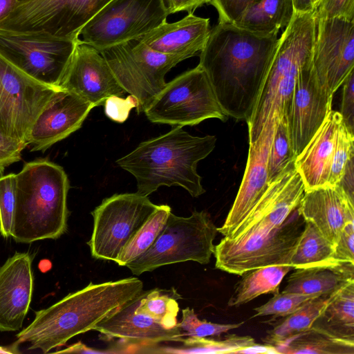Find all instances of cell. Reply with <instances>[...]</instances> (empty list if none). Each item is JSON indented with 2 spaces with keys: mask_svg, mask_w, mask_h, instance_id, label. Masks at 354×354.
<instances>
[{
  "mask_svg": "<svg viewBox=\"0 0 354 354\" xmlns=\"http://www.w3.org/2000/svg\"><path fill=\"white\" fill-rule=\"evenodd\" d=\"M296 14L312 12L315 8L314 0H292Z\"/></svg>",
  "mask_w": 354,
  "mask_h": 354,
  "instance_id": "cell-51",
  "label": "cell"
},
{
  "mask_svg": "<svg viewBox=\"0 0 354 354\" xmlns=\"http://www.w3.org/2000/svg\"><path fill=\"white\" fill-rule=\"evenodd\" d=\"M315 30L313 12L295 13L279 38L259 97L246 122L249 143L257 139L265 122L273 114L288 118L299 71L313 58Z\"/></svg>",
  "mask_w": 354,
  "mask_h": 354,
  "instance_id": "cell-5",
  "label": "cell"
},
{
  "mask_svg": "<svg viewBox=\"0 0 354 354\" xmlns=\"http://www.w3.org/2000/svg\"><path fill=\"white\" fill-rule=\"evenodd\" d=\"M353 131L342 120L338 129L328 186L341 183L348 163L353 159Z\"/></svg>",
  "mask_w": 354,
  "mask_h": 354,
  "instance_id": "cell-38",
  "label": "cell"
},
{
  "mask_svg": "<svg viewBox=\"0 0 354 354\" xmlns=\"http://www.w3.org/2000/svg\"><path fill=\"white\" fill-rule=\"evenodd\" d=\"M18 1H19V2H21V1H23L24 0H18Z\"/></svg>",
  "mask_w": 354,
  "mask_h": 354,
  "instance_id": "cell-55",
  "label": "cell"
},
{
  "mask_svg": "<svg viewBox=\"0 0 354 354\" xmlns=\"http://www.w3.org/2000/svg\"><path fill=\"white\" fill-rule=\"evenodd\" d=\"M142 290L143 283L136 277L91 282L50 307L35 311L33 321L17 335L16 344L28 343L29 350L47 353L72 337L93 330Z\"/></svg>",
  "mask_w": 354,
  "mask_h": 354,
  "instance_id": "cell-2",
  "label": "cell"
},
{
  "mask_svg": "<svg viewBox=\"0 0 354 354\" xmlns=\"http://www.w3.org/2000/svg\"><path fill=\"white\" fill-rule=\"evenodd\" d=\"M131 44L133 57L141 63L159 82L165 84V77L173 67L185 60L183 57L163 53L155 50L140 41Z\"/></svg>",
  "mask_w": 354,
  "mask_h": 354,
  "instance_id": "cell-37",
  "label": "cell"
},
{
  "mask_svg": "<svg viewBox=\"0 0 354 354\" xmlns=\"http://www.w3.org/2000/svg\"><path fill=\"white\" fill-rule=\"evenodd\" d=\"M291 268L289 266H272L244 273L235 285L227 306H240L261 295L279 292V285Z\"/></svg>",
  "mask_w": 354,
  "mask_h": 354,
  "instance_id": "cell-29",
  "label": "cell"
},
{
  "mask_svg": "<svg viewBox=\"0 0 354 354\" xmlns=\"http://www.w3.org/2000/svg\"><path fill=\"white\" fill-rule=\"evenodd\" d=\"M236 353H277V351L274 347L268 344L257 345L255 344L245 348L241 349Z\"/></svg>",
  "mask_w": 354,
  "mask_h": 354,
  "instance_id": "cell-50",
  "label": "cell"
},
{
  "mask_svg": "<svg viewBox=\"0 0 354 354\" xmlns=\"http://www.w3.org/2000/svg\"><path fill=\"white\" fill-rule=\"evenodd\" d=\"M18 3V0H0V21L6 17Z\"/></svg>",
  "mask_w": 354,
  "mask_h": 354,
  "instance_id": "cell-52",
  "label": "cell"
},
{
  "mask_svg": "<svg viewBox=\"0 0 354 354\" xmlns=\"http://www.w3.org/2000/svg\"><path fill=\"white\" fill-rule=\"evenodd\" d=\"M57 353H104L106 352L94 350L86 344L79 342L63 350L57 351Z\"/></svg>",
  "mask_w": 354,
  "mask_h": 354,
  "instance_id": "cell-49",
  "label": "cell"
},
{
  "mask_svg": "<svg viewBox=\"0 0 354 354\" xmlns=\"http://www.w3.org/2000/svg\"><path fill=\"white\" fill-rule=\"evenodd\" d=\"M334 259L339 262L354 263V222L343 227L335 246Z\"/></svg>",
  "mask_w": 354,
  "mask_h": 354,
  "instance_id": "cell-46",
  "label": "cell"
},
{
  "mask_svg": "<svg viewBox=\"0 0 354 354\" xmlns=\"http://www.w3.org/2000/svg\"><path fill=\"white\" fill-rule=\"evenodd\" d=\"M342 117L329 111L317 131L295 160L305 191L328 186L338 129Z\"/></svg>",
  "mask_w": 354,
  "mask_h": 354,
  "instance_id": "cell-23",
  "label": "cell"
},
{
  "mask_svg": "<svg viewBox=\"0 0 354 354\" xmlns=\"http://www.w3.org/2000/svg\"><path fill=\"white\" fill-rule=\"evenodd\" d=\"M276 114L265 122L257 139L249 143L245 172L234 203L218 232L228 237L248 214L269 185L268 157L274 137Z\"/></svg>",
  "mask_w": 354,
  "mask_h": 354,
  "instance_id": "cell-18",
  "label": "cell"
},
{
  "mask_svg": "<svg viewBox=\"0 0 354 354\" xmlns=\"http://www.w3.org/2000/svg\"><path fill=\"white\" fill-rule=\"evenodd\" d=\"M180 296L175 289L155 288L142 292L137 313L147 315L165 328L177 326L179 306L177 299Z\"/></svg>",
  "mask_w": 354,
  "mask_h": 354,
  "instance_id": "cell-34",
  "label": "cell"
},
{
  "mask_svg": "<svg viewBox=\"0 0 354 354\" xmlns=\"http://www.w3.org/2000/svg\"><path fill=\"white\" fill-rule=\"evenodd\" d=\"M70 188L64 169L47 160L26 162L15 175V209L11 237L30 243L57 239L67 230Z\"/></svg>",
  "mask_w": 354,
  "mask_h": 354,
  "instance_id": "cell-4",
  "label": "cell"
},
{
  "mask_svg": "<svg viewBox=\"0 0 354 354\" xmlns=\"http://www.w3.org/2000/svg\"><path fill=\"white\" fill-rule=\"evenodd\" d=\"M17 344L10 346H0V353H19L17 348Z\"/></svg>",
  "mask_w": 354,
  "mask_h": 354,
  "instance_id": "cell-53",
  "label": "cell"
},
{
  "mask_svg": "<svg viewBox=\"0 0 354 354\" xmlns=\"http://www.w3.org/2000/svg\"><path fill=\"white\" fill-rule=\"evenodd\" d=\"M244 322L238 324H216L198 318L193 308L187 307L182 310V319L177 325L186 336L206 337L219 336L229 330L240 327Z\"/></svg>",
  "mask_w": 354,
  "mask_h": 354,
  "instance_id": "cell-40",
  "label": "cell"
},
{
  "mask_svg": "<svg viewBox=\"0 0 354 354\" xmlns=\"http://www.w3.org/2000/svg\"><path fill=\"white\" fill-rule=\"evenodd\" d=\"M216 143L214 136H194L182 127H174L141 142L116 163L135 177L140 195L148 196L162 186H180L198 197L205 190L197 164L211 153Z\"/></svg>",
  "mask_w": 354,
  "mask_h": 354,
  "instance_id": "cell-3",
  "label": "cell"
},
{
  "mask_svg": "<svg viewBox=\"0 0 354 354\" xmlns=\"http://www.w3.org/2000/svg\"><path fill=\"white\" fill-rule=\"evenodd\" d=\"M28 146L24 140L5 135L0 131V174L9 165L21 160L23 150Z\"/></svg>",
  "mask_w": 354,
  "mask_h": 354,
  "instance_id": "cell-45",
  "label": "cell"
},
{
  "mask_svg": "<svg viewBox=\"0 0 354 354\" xmlns=\"http://www.w3.org/2000/svg\"><path fill=\"white\" fill-rule=\"evenodd\" d=\"M184 338L183 347L167 348L164 353H236L241 349L255 344L250 336L229 335L223 339H207L206 337H189ZM162 352V353H163Z\"/></svg>",
  "mask_w": 354,
  "mask_h": 354,
  "instance_id": "cell-35",
  "label": "cell"
},
{
  "mask_svg": "<svg viewBox=\"0 0 354 354\" xmlns=\"http://www.w3.org/2000/svg\"><path fill=\"white\" fill-rule=\"evenodd\" d=\"M274 348L277 353L354 354V340L341 337L313 325Z\"/></svg>",
  "mask_w": 354,
  "mask_h": 354,
  "instance_id": "cell-28",
  "label": "cell"
},
{
  "mask_svg": "<svg viewBox=\"0 0 354 354\" xmlns=\"http://www.w3.org/2000/svg\"><path fill=\"white\" fill-rule=\"evenodd\" d=\"M297 210L334 248L344 225L354 222V200L339 184L305 191Z\"/></svg>",
  "mask_w": 354,
  "mask_h": 354,
  "instance_id": "cell-22",
  "label": "cell"
},
{
  "mask_svg": "<svg viewBox=\"0 0 354 354\" xmlns=\"http://www.w3.org/2000/svg\"><path fill=\"white\" fill-rule=\"evenodd\" d=\"M318 319L324 322L320 327L341 337L354 340V281L333 295Z\"/></svg>",
  "mask_w": 354,
  "mask_h": 354,
  "instance_id": "cell-32",
  "label": "cell"
},
{
  "mask_svg": "<svg viewBox=\"0 0 354 354\" xmlns=\"http://www.w3.org/2000/svg\"><path fill=\"white\" fill-rule=\"evenodd\" d=\"M104 105L106 115L111 120L122 123L127 120L132 109L138 108L139 102L132 95L125 99L112 95L105 100Z\"/></svg>",
  "mask_w": 354,
  "mask_h": 354,
  "instance_id": "cell-44",
  "label": "cell"
},
{
  "mask_svg": "<svg viewBox=\"0 0 354 354\" xmlns=\"http://www.w3.org/2000/svg\"><path fill=\"white\" fill-rule=\"evenodd\" d=\"M313 14L315 19L341 18L354 21V0H319Z\"/></svg>",
  "mask_w": 354,
  "mask_h": 354,
  "instance_id": "cell-42",
  "label": "cell"
},
{
  "mask_svg": "<svg viewBox=\"0 0 354 354\" xmlns=\"http://www.w3.org/2000/svg\"><path fill=\"white\" fill-rule=\"evenodd\" d=\"M295 14L292 0H259L234 24L252 32L269 35L286 28Z\"/></svg>",
  "mask_w": 354,
  "mask_h": 354,
  "instance_id": "cell-27",
  "label": "cell"
},
{
  "mask_svg": "<svg viewBox=\"0 0 354 354\" xmlns=\"http://www.w3.org/2000/svg\"><path fill=\"white\" fill-rule=\"evenodd\" d=\"M144 112L151 122L182 127L228 118L199 65L166 83Z\"/></svg>",
  "mask_w": 354,
  "mask_h": 354,
  "instance_id": "cell-8",
  "label": "cell"
},
{
  "mask_svg": "<svg viewBox=\"0 0 354 354\" xmlns=\"http://www.w3.org/2000/svg\"><path fill=\"white\" fill-rule=\"evenodd\" d=\"M59 88L30 77L0 55V131L26 142L36 118Z\"/></svg>",
  "mask_w": 354,
  "mask_h": 354,
  "instance_id": "cell-13",
  "label": "cell"
},
{
  "mask_svg": "<svg viewBox=\"0 0 354 354\" xmlns=\"http://www.w3.org/2000/svg\"><path fill=\"white\" fill-rule=\"evenodd\" d=\"M259 0H210L218 14V22L235 23L243 14Z\"/></svg>",
  "mask_w": 354,
  "mask_h": 354,
  "instance_id": "cell-43",
  "label": "cell"
},
{
  "mask_svg": "<svg viewBox=\"0 0 354 354\" xmlns=\"http://www.w3.org/2000/svg\"><path fill=\"white\" fill-rule=\"evenodd\" d=\"M119 84L139 102L138 113L144 112L165 84L156 80L131 53L130 42L100 52Z\"/></svg>",
  "mask_w": 354,
  "mask_h": 354,
  "instance_id": "cell-25",
  "label": "cell"
},
{
  "mask_svg": "<svg viewBox=\"0 0 354 354\" xmlns=\"http://www.w3.org/2000/svg\"><path fill=\"white\" fill-rule=\"evenodd\" d=\"M59 87L94 107L104 104L110 96L126 93L102 54L80 39Z\"/></svg>",
  "mask_w": 354,
  "mask_h": 354,
  "instance_id": "cell-17",
  "label": "cell"
},
{
  "mask_svg": "<svg viewBox=\"0 0 354 354\" xmlns=\"http://www.w3.org/2000/svg\"><path fill=\"white\" fill-rule=\"evenodd\" d=\"M171 212L169 205H158L122 249L115 261L117 264L126 266L127 263L143 254L156 241Z\"/></svg>",
  "mask_w": 354,
  "mask_h": 354,
  "instance_id": "cell-33",
  "label": "cell"
},
{
  "mask_svg": "<svg viewBox=\"0 0 354 354\" xmlns=\"http://www.w3.org/2000/svg\"><path fill=\"white\" fill-rule=\"evenodd\" d=\"M333 97L319 82L311 59L299 71L288 118L291 145L296 156L332 110Z\"/></svg>",
  "mask_w": 354,
  "mask_h": 354,
  "instance_id": "cell-16",
  "label": "cell"
},
{
  "mask_svg": "<svg viewBox=\"0 0 354 354\" xmlns=\"http://www.w3.org/2000/svg\"><path fill=\"white\" fill-rule=\"evenodd\" d=\"M111 0H24L0 29L77 40L82 27Z\"/></svg>",
  "mask_w": 354,
  "mask_h": 354,
  "instance_id": "cell-10",
  "label": "cell"
},
{
  "mask_svg": "<svg viewBox=\"0 0 354 354\" xmlns=\"http://www.w3.org/2000/svg\"><path fill=\"white\" fill-rule=\"evenodd\" d=\"M319 0H314L315 4L317 3V2Z\"/></svg>",
  "mask_w": 354,
  "mask_h": 354,
  "instance_id": "cell-54",
  "label": "cell"
},
{
  "mask_svg": "<svg viewBox=\"0 0 354 354\" xmlns=\"http://www.w3.org/2000/svg\"><path fill=\"white\" fill-rule=\"evenodd\" d=\"M210 30L209 18L189 13L176 22H164L138 41L155 50L186 59L201 52Z\"/></svg>",
  "mask_w": 354,
  "mask_h": 354,
  "instance_id": "cell-24",
  "label": "cell"
},
{
  "mask_svg": "<svg viewBox=\"0 0 354 354\" xmlns=\"http://www.w3.org/2000/svg\"><path fill=\"white\" fill-rule=\"evenodd\" d=\"M217 227L205 211L192 212L188 217L171 212L152 245L126 265L135 275L163 266L193 261L207 264L214 253Z\"/></svg>",
  "mask_w": 354,
  "mask_h": 354,
  "instance_id": "cell-6",
  "label": "cell"
},
{
  "mask_svg": "<svg viewBox=\"0 0 354 354\" xmlns=\"http://www.w3.org/2000/svg\"><path fill=\"white\" fill-rule=\"evenodd\" d=\"M158 206L137 192L114 194L103 200L91 212L93 230L88 245L92 257L115 262Z\"/></svg>",
  "mask_w": 354,
  "mask_h": 354,
  "instance_id": "cell-11",
  "label": "cell"
},
{
  "mask_svg": "<svg viewBox=\"0 0 354 354\" xmlns=\"http://www.w3.org/2000/svg\"><path fill=\"white\" fill-rule=\"evenodd\" d=\"M295 270L287 279L284 292L328 296L354 281V263H351Z\"/></svg>",
  "mask_w": 354,
  "mask_h": 354,
  "instance_id": "cell-26",
  "label": "cell"
},
{
  "mask_svg": "<svg viewBox=\"0 0 354 354\" xmlns=\"http://www.w3.org/2000/svg\"><path fill=\"white\" fill-rule=\"evenodd\" d=\"M278 32L266 35L218 22L200 52L218 102L227 116L251 117L278 45Z\"/></svg>",
  "mask_w": 354,
  "mask_h": 354,
  "instance_id": "cell-1",
  "label": "cell"
},
{
  "mask_svg": "<svg viewBox=\"0 0 354 354\" xmlns=\"http://www.w3.org/2000/svg\"><path fill=\"white\" fill-rule=\"evenodd\" d=\"M32 261L28 252H15L0 268V331L22 328L33 292Z\"/></svg>",
  "mask_w": 354,
  "mask_h": 354,
  "instance_id": "cell-21",
  "label": "cell"
},
{
  "mask_svg": "<svg viewBox=\"0 0 354 354\" xmlns=\"http://www.w3.org/2000/svg\"><path fill=\"white\" fill-rule=\"evenodd\" d=\"M93 105L59 88L32 125L27 144L32 151H45L80 129Z\"/></svg>",
  "mask_w": 354,
  "mask_h": 354,
  "instance_id": "cell-19",
  "label": "cell"
},
{
  "mask_svg": "<svg viewBox=\"0 0 354 354\" xmlns=\"http://www.w3.org/2000/svg\"><path fill=\"white\" fill-rule=\"evenodd\" d=\"M77 40L0 29V55L30 77L59 87Z\"/></svg>",
  "mask_w": 354,
  "mask_h": 354,
  "instance_id": "cell-12",
  "label": "cell"
},
{
  "mask_svg": "<svg viewBox=\"0 0 354 354\" xmlns=\"http://www.w3.org/2000/svg\"><path fill=\"white\" fill-rule=\"evenodd\" d=\"M294 162L269 183L267 189L248 214L226 238L269 232L281 225L297 209L305 188Z\"/></svg>",
  "mask_w": 354,
  "mask_h": 354,
  "instance_id": "cell-15",
  "label": "cell"
},
{
  "mask_svg": "<svg viewBox=\"0 0 354 354\" xmlns=\"http://www.w3.org/2000/svg\"><path fill=\"white\" fill-rule=\"evenodd\" d=\"M276 116L274 133L268 157L269 183L282 174L296 158L291 145L288 118L277 114Z\"/></svg>",
  "mask_w": 354,
  "mask_h": 354,
  "instance_id": "cell-36",
  "label": "cell"
},
{
  "mask_svg": "<svg viewBox=\"0 0 354 354\" xmlns=\"http://www.w3.org/2000/svg\"><path fill=\"white\" fill-rule=\"evenodd\" d=\"M334 246L316 226L309 221H305L290 266L297 269L341 263L334 259Z\"/></svg>",
  "mask_w": 354,
  "mask_h": 354,
  "instance_id": "cell-31",
  "label": "cell"
},
{
  "mask_svg": "<svg viewBox=\"0 0 354 354\" xmlns=\"http://www.w3.org/2000/svg\"><path fill=\"white\" fill-rule=\"evenodd\" d=\"M305 221L296 209L279 227L267 233L224 237L214 246L215 267L241 276L257 268L289 266Z\"/></svg>",
  "mask_w": 354,
  "mask_h": 354,
  "instance_id": "cell-7",
  "label": "cell"
},
{
  "mask_svg": "<svg viewBox=\"0 0 354 354\" xmlns=\"http://www.w3.org/2000/svg\"><path fill=\"white\" fill-rule=\"evenodd\" d=\"M342 96L340 111L344 122L353 131L354 129V73L352 71L342 84Z\"/></svg>",
  "mask_w": 354,
  "mask_h": 354,
  "instance_id": "cell-47",
  "label": "cell"
},
{
  "mask_svg": "<svg viewBox=\"0 0 354 354\" xmlns=\"http://www.w3.org/2000/svg\"><path fill=\"white\" fill-rule=\"evenodd\" d=\"M143 290L95 326L109 339H119L128 347L151 349L163 342H182L186 335L178 325L167 328L147 315L137 313Z\"/></svg>",
  "mask_w": 354,
  "mask_h": 354,
  "instance_id": "cell-20",
  "label": "cell"
},
{
  "mask_svg": "<svg viewBox=\"0 0 354 354\" xmlns=\"http://www.w3.org/2000/svg\"><path fill=\"white\" fill-rule=\"evenodd\" d=\"M163 2L169 15L182 11L189 14L204 4L209 3L210 0H163Z\"/></svg>",
  "mask_w": 354,
  "mask_h": 354,
  "instance_id": "cell-48",
  "label": "cell"
},
{
  "mask_svg": "<svg viewBox=\"0 0 354 354\" xmlns=\"http://www.w3.org/2000/svg\"><path fill=\"white\" fill-rule=\"evenodd\" d=\"M15 175L0 177V233L4 238L11 236L15 209Z\"/></svg>",
  "mask_w": 354,
  "mask_h": 354,
  "instance_id": "cell-41",
  "label": "cell"
},
{
  "mask_svg": "<svg viewBox=\"0 0 354 354\" xmlns=\"http://www.w3.org/2000/svg\"><path fill=\"white\" fill-rule=\"evenodd\" d=\"M315 21L313 68L321 84L334 95L354 68V21Z\"/></svg>",
  "mask_w": 354,
  "mask_h": 354,
  "instance_id": "cell-14",
  "label": "cell"
},
{
  "mask_svg": "<svg viewBox=\"0 0 354 354\" xmlns=\"http://www.w3.org/2000/svg\"><path fill=\"white\" fill-rule=\"evenodd\" d=\"M317 297L312 295H303L292 292L276 293L266 304L254 308L255 315L252 317L272 315V319L286 317L294 313L310 299Z\"/></svg>",
  "mask_w": 354,
  "mask_h": 354,
  "instance_id": "cell-39",
  "label": "cell"
},
{
  "mask_svg": "<svg viewBox=\"0 0 354 354\" xmlns=\"http://www.w3.org/2000/svg\"><path fill=\"white\" fill-rule=\"evenodd\" d=\"M335 293L313 298L294 313L285 317L283 322L276 324L262 339L264 344L277 347L310 328Z\"/></svg>",
  "mask_w": 354,
  "mask_h": 354,
  "instance_id": "cell-30",
  "label": "cell"
},
{
  "mask_svg": "<svg viewBox=\"0 0 354 354\" xmlns=\"http://www.w3.org/2000/svg\"><path fill=\"white\" fill-rule=\"evenodd\" d=\"M169 15L163 0H111L82 27L79 39L100 53L139 40Z\"/></svg>",
  "mask_w": 354,
  "mask_h": 354,
  "instance_id": "cell-9",
  "label": "cell"
}]
</instances>
